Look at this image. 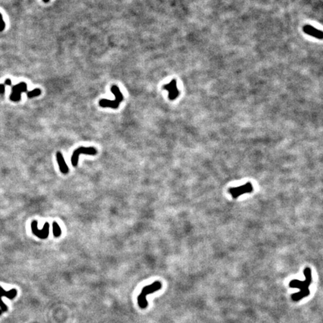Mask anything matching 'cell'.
Here are the masks:
<instances>
[{
    "instance_id": "6da1fadb",
    "label": "cell",
    "mask_w": 323,
    "mask_h": 323,
    "mask_svg": "<svg viewBox=\"0 0 323 323\" xmlns=\"http://www.w3.org/2000/svg\"><path fill=\"white\" fill-rule=\"evenodd\" d=\"M304 275L305 276V281L292 280L289 283V286L291 288H298L300 289V292H296L292 295V299L294 302H298L302 298L307 297L309 295L310 290L309 286L312 283V272L309 267H307L304 269Z\"/></svg>"
},
{
    "instance_id": "7a4b0ae2",
    "label": "cell",
    "mask_w": 323,
    "mask_h": 323,
    "mask_svg": "<svg viewBox=\"0 0 323 323\" xmlns=\"http://www.w3.org/2000/svg\"><path fill=\"white\" fill-rule=\"evenodd\" d=\"M111 91L115 97V99L114 100H109L106 99L100 100L99 102V105L103 108L108 107V108H113V109H117L119 107L121 103L124 100V96L117 85H112L111 88Z\"/></svg>"
},
{
    "instance_id": "3957f363",
    "label": "cell",
    "mask_w": 323,
    "mask_h": 323,
    "mask_svg": "<svg viewBox=\"0 0 323 323\" xmlns=\"http://www.w3.org/2000/svg\"><path fill=\"white\" fill-rule=\"evenodd\" d=\"M162 288V283L159 281H155L152 284L144 286L141 290V293L138 297V303L141 308H145L147 306V302L146 296L149 294H152L154 292L159 290Z\"/></svg>"
},
{
    "instance_id": "277c9868",
    "label": "cell",
    "mask_w": 323,
    "mask_h": 323,
    "mask_svg": "<svg viewBox=\"0 0 323 323\" xmlns=\"http://www.w3.org/2000/svg\"><path fill=\"white\" fill-rule=\"evenodd\" d=\"M97 150L95 147H79L78 148H76V150L73 151V154H72L71 159H70V162H71V164L73 167H76L78 166V163H79V159L80 154L83 153V154H87V155H91V156H95V155L97 154Z\"/></svg>"
},
{
    "instance_id": "5b68a950",
    "label": "cell",
    "mask_w": 323,
    "mask_h": 323,
    "mask_svg": "<svg viewBox=\"0 0 323 323\" xmlns=\"http://www.w3.org/2000/svg\"><path fill=\"white\" fill-rule=\"evenodd\" d=\"M31 229L32 234L37 238L40 240H46L48 238L50 234V224L48 222L45 223L43 228L39 229L37 227V221L33 220L31 223Z\"/></svg>"
},
{
    "instance_id": "8992f818",
    "label": "cell",
    "mask_w": 323,
    "mask_h": 323,
    "mask_svg": "<svg viewBox=\"0 0 323 323\" xmlns=\"http://www.w3.org/2000/svg\"><path fill=\"white\" fill-rule=\"evenodd\" d=\"M11 90L12 92L10 96V99L14 102H18L21 99V93L27 91V85L26 82H20L17 85H13Z\"/></svg>"
},
{
    "instance_id": "52a82bcc",
    "label": "cell",
    "mask_w": 323,
    "mask_h": 323,
    "mask_svg": "<svg viewBox=\"0 0 323 323\" xmlns=\"http://www.w3.org/2000/svg\"><path fill=\"white\" fill-rule=\"evenodd\" d=\"M253 191V186L250 182H247L246 184L240 187L237 188H231L229 189V193L232 195L233 198H237L238 196L243 195L245 193H248V192H252Z\"/></svg>"
},
{
    "instance_id": "ba28073f",
    "label": "cell",
    "mask_w": 323,
    "mask_h": 323,
    "mask_svg": "<svg viewBox=\"0 0 323 323\" xmlns=\"http://www.w3.org/2000/svg\"><path fill=\"white\" fill-rule=\"evenodd\" d=\"M17 293V292L15 289H11L10 291L6 292V291L4 290V289H2V286H0V308H1V309H2L1 310L2 312H5V311H7V310H8L7 306L3 303V302L2 301V297L5 296L7 297V298H10V299H13V298L16 297Z\"/></svg>"
},
{
    "instance_id": "9c48e42d",
    "label": "cell",
    "mask_w": 323,
    "mask_h": 323,
    "mask_svg": "<svg viewBox=\"0 0 323 323\" xmlns=\"http://www.w3.org/2000/svg\"><path fill=\"white\" fill-rule=\"evenodd\" d=\"M163 88L166 91H168L169 92L168 97L169 99L173 100H175L178 97L179 94V91H178L177 88V82L175 79H173L170 83L166 84L163 86Z\"/></svg>"
},
{
    "instance_id": "30bf717a",
    "label": "cell",
    "mask_w": 323,
    "mask_h": 323,
    "mask_svg": "<svg viewBox=\"0 0 323 323\" xmlns=\"http://www.w3.org/2000/svg\"><path fill=\"white\" fill-rule=\"evenodd\" d=\"M56 159H57V163L59 165L60 171L63 174H67L69 173V168H68L67 163H65L63 155L60 151H58L56 153Z\"/></svg>"
},
{
    "instance_id": "8fae6325",
    "label": "cell",
    "mask_w": 323,
    "mask_h": 323,
    "mask_svg": "<svg viewBox=\"0 0 323 323\" xmlns=\"http://www.w3.org/2000/svg\"><path fill=\"white\" fill-rule=\"evenodd\" d=\"M304 31H305V32H306L307 34H311V35L313 36V37H318V38H320V39L322 37V31H319V30L316 29H315L314 27L311 26H306L304 27Z\"/></svg>"
},
{
    "instance_id": "7c38bea8",
    "label": "cell",
    "mask_w": 323,
    "mask_h": 323,
    "mask_svg": "<svg viewBox=\"0 0 323 323\" xmlns=\"http://www.w3.org/2000/svg\"><path fill=\"white\" fill-rule=\"evenodd\" d=\"M53 236L56 238H59L62 236V229H61L59 224L56 221H53Z\"/></svg>"
},
{
    "instance_id": "4fadbf2b",
    "label": "cell",
    "mask_w": 323,
    "mask_h": 323,
    "mask_svg": "<svg viewBox=\"0 0 323 323\" xmlns=\"http://www.w3.org/2000/svg\"><path fill=\"white\" fill-rule=\"evenodd\" d=\"M40 94H41V90L40 88H35L32 91L27 92V97L29 98H33L39 96V95H40Z\"/></svg>"
},
{
    "instance_id": "5bb4252c",
    "label": "cell",
    "mask_w": 323,
    "mask_h": 323,
    "mask_svg": "<svg viewBox=\"0 0 323 323\" xmlns=\"http://www.w3.org/2000/svg\"><path fill=\"white\" fill-rule=\"evenodd\" d=\"M5 27V24L3 21V19H2V14H0V31H3Z\"/></svg>"
},
{
    "instance_id": "9a60e30c",
    "label": "cell",
    "mask_w": 323,
    "mask_h": 323,
    "mask_svg": "<svg viewBox=\"0 0 323 323\" xmlns=\"http://www.w3.org/2000/svg\"><path fill=\"white\" fill-rule=\"evenodd\" d=\"M5 92V85L0 84V94H4Z\"/></svg>"
},
{
    "instance_id": "2e32d148",
    "label": "cell",
    "mask_w": 323,
    "mask_h": 323,
    "mask_svg": "<svg viewBox=\"0 0 323 323\" xmlns=\"http://www.w3.org/2000/svg\"><path fill=\"white\" fill-rule=\"evenodd\" d=\"M5 85H11V79H6V80L5 81Z\"/></svg>"
},
{
    "instance_id": "e0dca14e",
    "label": "cell",
    "mask_w": 323,
    "mask_h": 323,
    "mask_svg": "<svg viewBox=\"0 0 323 323\" xmlns=\"http://www.w3.org/2000/svg\"><path fill=\"white\" fill-rule=\"evenodd\" d=\"M43 2H46V3H47V2H50V0H43Z\"/></svg>"
},
{
    "instance_id": "ac0fdd59",
    "label": "cell",
    "mask_w": 323,
    "mask_h": 323,
    "mask_svg": "<svg viewBox=\"0 0 323 323\" xmlns=\"http://www.w3.org/2000/svg\"><path fill=\"white\" fill-rule=\"evenodd\" d=\"M2 311H0V315H1V314H2Z\"/></svg>"
}]
</instances>
